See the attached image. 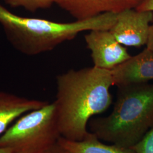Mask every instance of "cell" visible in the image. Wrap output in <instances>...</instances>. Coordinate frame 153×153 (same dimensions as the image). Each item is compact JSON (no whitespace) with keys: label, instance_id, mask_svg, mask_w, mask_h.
Returning <instances> with one entry per match:
<instances>
[{"label":"cell","instance_id":"6da1fadb","mask_svg":"<svg viewBox=\"0 0 153 153\" xmlns=\"http://www.w3.org/2000/svg\"><path fill=\"white\" fill-rule=\"evenodd\" d=\"M112 86L111 71L94 66L69 70L56 76L54 103L61 137L81 141L88 136L90 119L106 111L112 103Z\"/></svg>","mask_w":153,"mask_h":153},{"label":"cell","instance_id":"7a4b0ae2","mask_svg":"<svg viewBox=\"0 0 153 153\" xmlns=\"http://www.w3.org/2000/svg\"><path fill=\"white\" fill-rule=\"evenodd\" d=\"M117 17V13H106L83 20L62 23L20 16L0 4V25L7 40L16 51L30 56L51 51L84 31L109 30Z\"/></svg>","mask_w":153,"mask_h":153},{"label":"cell","instance_id":"3957f363","mask_svg":"<svg viewBox=\"0 0 153 153\" xmlns=\"http://www.w3.org/2000/svg\"><path fill=\"white\" fill-rule=\"evenodd\" d=\"M117 88L111 113L92 120L90 129L99 140L132 148L153 126V83Z\"/></svg>","mask_w":153,"mask_h":153},{"label":"cell","instance_id":"277c9868","mask_svg":"<svg viewBox=\"0 0 153 153\" xmlns=\"http://www.w3.org/2000/svg\"><path fill=\"white\" fill-rule=\"evenodd\" d=\"M61 136L53 102L16 119L0 137V147L14 153H42Z\"/></svg>","mask_w":153,"mask_h":153},{"label":"cell","instance_id":"5b68a950","mask_svg":"<svg viewBox=\"0 0 153 153\" xmlns=\"http://www.w3.org/2000/svg\"><path fill=\"white\" fill-rule=\"evenodd\" d=\"M153 21V11L127 9L118 13L116 22L109 30L119 43L138 48L146 44Z\"/></svg>","mask_w":153,"mask_h":153},{"label":"cell","instance_id":"8992f818","mask_svg":"<svg viewBox=\"0 0 153 153\" xmlns=\"http://www.w3.org/2000/svg\"><path fill=\"white\" fill-rule=\"evenodd\" d=\"M85 40L91 52L94 66L99 69L111 71L131 56L109 30L90 31Z\"/></svg>","mask_w":153,"mask_h":153},{"label":"cell","instance_id":"52a82bcc","mask_svg":"<svg viewBox=\"0 0 153 153\" xmlns=\"http://www.w3.org/2000/svg\"><path fill=\"white\" fill-rule=\"evenodd\" d=\"M143 0H55V4L76 20H83L106 13H119L136 9Z\"/></svg>","mask_w":153,"mask_h":153},{"label":"cell","instance_id":"ba28073f","mask_svg":"<svg viewBox=\"0 0 153 153\" xmlns=\"http://www.w3.org/2000/svg\"><path fill=\"white\" fill-rule=\"evenodd\" d=\"M111 71L117 87L148 83L153 80V51L146 47Z\"/></svg>","mask_w":153,"mask_h":153},{"label":"cell","instance_id":"9c48e42d","mask_svg":"<svg viewBox=\"0 0 153 153\" xmlns=\"http://www.w3.org/2000/svg\"><path fill=\"white\" fill-rule=\"evenodd\" d=\"M48 103L0 91V137L21 116L40 108Z\"/></svg>","mask_w":153,"mask_h":153},{"label":"cell","instance_id":"30bf717a","mask_svg":"<svg viewBox=\"0 0 153 153\" xmlns=\"http://www.w3.org/2000/svg\"><path fill=\"white\" fill-rule=\"evenodd\" d=\"M58 142L67 153H136L133 148L103 143L91 132L81 141H71L61 136Z\"/></svg>","mask_w":153,"mask_h":153},{"label":"cell","instance_id":"8fae6325","mask_svg":"<svg viewBox=\"0 0 153 153\" xmlns=\"http://www.w3.org/2000/svg\"><path fill=\"white\" fill-rule=\"evenodd\" d=\"M12 7H21L30 12L49 8L55 4V0H4Z\"/></svg>","mask_w":153,"mask_h":153},{"label":"cell","instance_id":"7c38bea8","mask_svg":"<svg viewBox=\"0 0 153 153\" xmlns=\"http://www.w3.org/2000/svg\"><path fill=\"white\" fill-rule=\"evenodd\" d=\"M132 148L136 153H153V126Z\"/></svg>","mask_w":153,"mask_h":153},{"label":"cell","instance_id":"4fadbf2b","mask_svg":"<svg viewBox=\"0 0 153 153\" xmlns=\"http://www.w3.org/2000/svg\"><path fill=\"white\" fill-rule=\"evenodd\" d=\"M42 153H67V152L57 141Z\"/></svg>","mask_w":153,"mask_h":153},{"label":"cell","instance_id":"5bb4252c","mask_svg":"<svg viewBox=\"0 0 153 153\" xmlns=\"http://www.w3.org/2000/svg\"><path fill=\"white\" fill-rule=\"evenodd\" d=\"M136 9L141 11L153 12V0H143Z\"/></svg>","mask_w":153,"mask_h":153},{"label":"cell","instance_id":"9a60e30c","mask_svg":"<svg viewBox=\"0 0 153 153\" xmlns=\"http://www.w3.org/2000/svg\"><path fill=\"white\" fill-rule=\"evenodd\" d=\"M146 47L148 48V49H150L151 51H153V23L151 25L149 28L148 40L146 44Z\"/></svg>","mask_w":153,"mask_h":153},{"label":"cell","instance_id":"2e32d148","mask_svg":"<svg viewBox=\"0 0 153 153\" xmlns=\"http://www.w3.org/2000/svg\"><path fill=\"white\" fill-rule=\"evenodd\" d=\"M0 153H14L9 149L6 148H1L0 147Z\"/></svg>","mask_w":153,"mask_h":153}]
</instances>
